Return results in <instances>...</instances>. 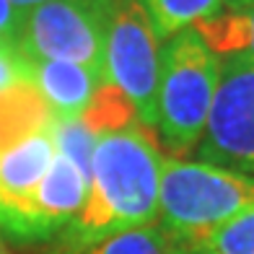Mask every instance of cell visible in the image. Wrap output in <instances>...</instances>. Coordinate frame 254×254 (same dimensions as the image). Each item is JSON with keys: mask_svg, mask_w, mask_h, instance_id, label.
I'll use <instances>...</instances> for the list:
<instances>
[{"mask_svg": "<svg viewBox=\"0 0 254 254\" xmlns=\"http://www.w3.org/2000/svg\"><path fill=\"white\" fill-rule=\"evenodd\" d=\"M164 161L143 125L96 137L86 202L65 228L67 247L78 252L120 231L151 226L158 218Z\"/></svg>", "mask_w": 254, "mask_h": 254, "instance_id": "6da1fadb", "label": "cell"}, {"mask_svg": "<svg viewBox=\"0 0 254 254\" xmlns=\"http://www.w3.org/2000/svg\"><path fill=\"white\" fill-rule=\"evenodd\" d=\"M221 57L194 29L161 42L156 130L171 153L184 156L200 145L213 109Z\"/></svg>", "mask_w": 254, "mask_h": 254, "instance_id": "7a4b0ae2", "label": "cell"}, {"mask_svg": "<svg viewBox=\"0 0 254 254\" xmlns=\"http://www.w3.org/2000/svg\"><path fill=\"white\" fill-rule=\"evenodd\" d=\"M254 207V177L205 161H164L158 226L182 247Z\"/></svg>", "mask_w": 254, "mask_h": 254, "instance_id": "3957f363", "label": "cell"}, {"mask_svg": "<svg viewBox=\"0 0 254 254\" xmlns=\"http://www.w3.org/2000/svg\"><path fill=\"white\" fill-rule=\"evenodd\" d=\"M120 0H47L24 13L18 50L29 60H67L101 75L109 21Z\"/></svg>", "mask_w": 254, "mask_h": 254, "instance_id": "277c9868", "label": "cell"}, {"mask_svg": "<svg viewBox=\"0 0 254 254\" xmlns=\"http://www.w3.org/2000/svg\"><path fill=\"white\" fill-rule=\"evenodd\" d=\"M161 39L132 0H120L104 44V80L132 101L143 127H156Z\"/></svg>", "mask_w": 254, "mask_h": 254, "instance_id": "5b68a950", "label": "cell"}, {"mask_svg": "<svg viewBox=\"0 0 254 254\" xmlns=\"http://www.w3.org/2000/svg\"><path fill=\"white\" fill-rule=\"evenodd\" d=\"M205 164L254 177V63L221 57V75L197 145Z\"/></svg>", "mask_w": 254, "mask_h": 254, "instance_id": "8992f818", "label": "cell"}, {"mask_svg": "<svg viewBox=\"0 0 254 254\" xmlns=\"http://www.w3.org/2000/svg\"><path fill=\"white\" fill-rule=\"evenodd\" d=\"M88 179L57 153L50 171L26 197L0 207V234L18 241H42L65 231L86 202Z\"/></svg>", "mask_w": 254, "mask_h": 254, "instance_id": "52a82bcc", "label": "cell"}, {"mask_svg": "<svg viewBox=\"0 0 254 254\" xmlns=\"http://www.w3.org/2000/svg\"><path fill=\"white\" fill-rule=\"evenodd\" d=\"M55 156V122L3 148L0 151V207L26 197L50 171Z\"/></svg>", "mask_w": 254, "mask_h": 254, "instance_id": "ba28073f", "label": "cell"}, {"mask_svg": "<svg viewBox=\"0 0 254 254\" xmlns=\"http://www.w3.org/2000/svg\"><path fill=\"white\" fill-rule=\"evenodd\" d=\"M31 83L55 120H78L104 80L78 63L31 60Z\"/></svg>", "mask_w": 254, "mask_h": 254, "instance_id": "9c48e42d", "label": "cell"}, {"mask_svg": "<svg viewBox=\"0 0 254 254\" xmlns=\"http://www.w3.org/2000/svg\"><path fill=\"white\" fill-rule=\"evenodd\" d=\"M218 57L254 63V5H226L218 16L192 26Z\"/></svg>", "mask_w": 254, "mask_h": 254, "instance_id": "30bf717a", "label": "cell"}, {"mask_svg": "<svg viewBox=\"0 0 254 254\" xmlns=\"http://www.w3.org/2000/svg\"><path fill=\"white\" fill-rule=\"evenodd\" d=\"M52 122V112L34 83L0 91V151L39 127H50Z\"/></svg>", "mask_w": 254, "mask_h": 254, "instance_id": "8fae6325", "label": "cell"}, {"mask_svg": "<svg viewBox=\"0 0 254 254\" xmlns=\"http://www.w3.org/2000/svg\"><path fill=\"white\" fill-rule=\"evenodd\" d=\"M132 3L143 10L156 37L166 42L174 34L218 16L228 5V0H132Z\"/></svg>", "mask_w": 254, "mask_h": 254, "instance_id": "7c38bea8", "label": "cell"}, {"mask_svg": "<svg viewBox=\"0 0 254 254\" xmlns=\"http://www.w3.org/2000/svg\"><path fill=\"white\" fill-rule=\"evenodd\" d=\"M80 122H83L96 137H101L107 132H117V130H125V127H130V125H137L140 120H137V112L132 107V101L114 83L104 80L96 88V94L86 107V112L80 114Z\"/></svg>", "mask_w": 254, "mask_h": 254, "instance_id": "4fadbf2b", "label": "cell"}, {"mask_svg": "<svg viewBox=\"0 0 254 254\" xmlns=\"http://www.w3.org/2000/svg\"><path fill=\"white\" fill-rule=\"evenodd\" d=\"M75 254H177V241L161 226L151 223L99 239Z\"/></svg>", "mask_w": 254, "mask_h": 254, "instance_id": "5bb4252c", "label": "cell"}, {"mask_svg": "<svg viewBox=\"0 0 254 254\" xmlns=\"http://www.w3.org/2000/svg\"><path fill=\"white\" fill-rule=\"evenodd\" d=\"M190 247L210 249L218 254H254V207L221 223Z\"/></svg>", "mask_w": 254, "mask_h": 254, "instance_id": "9a60e30c", "label": "cell"}, {"mask_svg": "<svg viewBox=\"0 0 254 254\" xmlns=\"http://www.w3.org/2000/svg\"><path fill=\"white\" fill-rule=\"evenodd\" d=\"M55 143L57 153L80 169V174L91 179V158H94L96 135L78 120H55Z\"/></svg>", "mask_w": 254, "mask_h": 254, "instance_id": "2e32d148", "label": "cell"}, {"mask_svg": "<svg viewBox=\"0 0 254 254\" xmlns=\"http://www.w3.org/2000/svg\"><path fill=\"white\" fill-rule=\"evenodd\" d=\"M21 21H24V10H18L10 0H0V34L3 37L16 39Z\"/></svg>", "mask_w": 254, "mask_h": 254, "instance_id": "e0dca14e", "label": "cell"}, {"mask_svg": "<svg viewBox=\"0 0 254 254\" xmlns=\"http://www.w3.org/2000/svg\"><path fill=\"white\" fill-rule=\"evenodd\" d=\"M177 254H218V252L200 249V247H182V244H177Z\"/></svg>", "mask_w": 254, "mask_h": 254, "instance_id": "ac0fdd59", "label": "cell"}, {"mask_svg": "<svg viewBox=\"0 0 254 254\" xmlns=\"http://www.w3.org/2000/svg\"><path fill=\"white\" fill-rule=\"evenodd\" d=\"M8 50H18V42L10 39V37H3L0 34V52H8Z\"/></svg>", "mask_w": 254, "mask_h": 254, "instance_id": "d6986e66", "label": "cell"}, {"mask_svg": "<svg viewBox=\"0 0 254 254\" xmlns=\"http://www.w3.org/2000/svg\"><path fill=\"white\" fill-rule=\"evenodd\" d=\"M228 5H254V0H228Z\"/></svg>", "mask_w": 254, "mask_h": 254, "instance_id": "ffe728a7", "label": "cell"}]
</instances>
